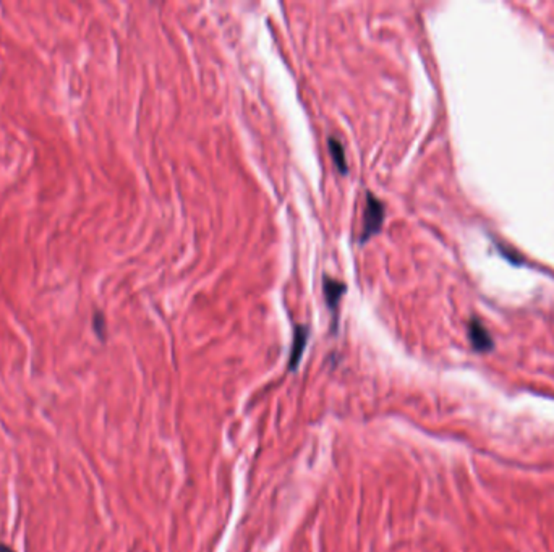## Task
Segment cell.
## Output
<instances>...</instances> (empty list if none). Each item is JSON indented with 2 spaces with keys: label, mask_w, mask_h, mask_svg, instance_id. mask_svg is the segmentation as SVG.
<instances>
[{
  "label": "cell",
  "mask_w": 554,
  "mask_h": 552,
  "mask_svg": "<svg viewBox=\"0 0 554 552\" xmlns=\"http://www.w3.org/2000/svg\"><path fill=\"white\" fill-rule=\"evenodd\" d=\"M386 209L383 201H379L373 193H367V207H365L363 216V227L360 242H367L371 237L376 235L381 230L384 222Z\"/></svg>",
  "instance_id": "cell-1"
},
{
  "label": "cell",
  "mask_w": 554,
  "mask_h": 552,
  "mask_svg": "<svg viewBox=\"0 0 554 552\" xmlns=\"http://www.w3.org/2000/svg\"><path fill=\"white\" fill-rule=\"evenodd\" d=\"M468 337L475 350L478 352H488L493 348V338L488 334V331L485 329V326L480 321H472L468 324Z\"/></svg>",
  "instance_id": "cell-2"
},
{
  "label": "cell",
  "mask_w": 554,
  "mask_h": 552,
  "mask_svg": "<svg viewBox=\"0 0 554 552\" xmlns=\"http://www.w3.org/2000/svg\"><path fill=\"white\" fill-rule=\"evenodd\" d=\"M323 290H324V295H326L327 305L331 306L332 311H336L339 301H341L344 291H346V284L341 282V280L334 279V277H327V275H324Z\"/></svg>",
  "instance_id": "cell-3"
},
{
  "label": "cell",
  "mask_w": 554,
  "mask_h": 552,
  "mask_svg": "<svg viewBox=\"0 0 554 552\" xmlns=\"http://www.w3.org/2000/svg\"><path fill=\"white\" fill-rule=\"evenodd\" d=\"M308 338V329L305 326H297L294 331V343H292V350H290V358H289V368L295 369L297 364L300 361V357L303 353V348H305Z\"/></svg>",
  "instance_id": "cell-4"
},
{
  "label": "cell",
  "mask_w": 554,
  "mask_h": 552,
  "mask_svg": "<svg viewBox=\"0 0 554 552\" xmlns=\"http://www.w3.org/2000/svg\"><path fill=\"white\" fill-rule=\"evenodd\" d=\"M327 144H329V151H331L332 154V159L334 163H336L339 172H342V174H347V159H346V151H344V146L342 143L339 142L337 138L331 137L327 139Z\"/></svg>",
  "instance_id": "cell-5"
},
{
  "label": "cell",
  "mask_w": 554,
  "mask_h": 552,
  "mask_svg": "<svg viewBox=\"0 0 554 552\" xmlns=\"http://www.w3.org/2000/svg\"><path fill=\"white\" fill-rule=\"evenodd\" d=\"M94 329H96L99 337H104V331H106V319H104V315H101V312H96V315H94Z\"/></svg>",
  "instance_id": "cell-6"
},
{
  "label": "cell",
  "mask_w": 554,
  "mask_h": 552,
  "mask_svg": "<svg viewBox=\"0 0 554 552\" xmlns=\"http://www.w3.org/2000/svg\"><path fill=\"white\" fill-rule=\"evenodd\" d=\"M0 552H13V549L8 548V546H5V544H0Z\"/></svg>",
  "instance_id": "cell-7"
}]
</instances>
